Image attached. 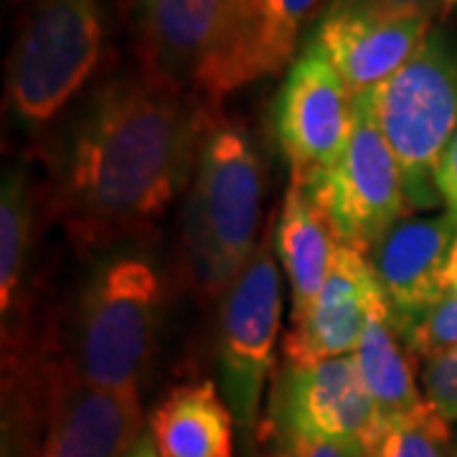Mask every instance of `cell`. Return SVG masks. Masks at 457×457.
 <instances>
[{
	"mask_svg": "<svg viewBox=\"0 0 457 457\" xmlns=\"http://www.w3.org/2000/svg\"><path fill=\"white\" fill-rule=\"evenodd\" d=\"M450 457H457V440H455V445H453V455Z\"/></svg>",
	"mask_w": 457,
	"mask_h": 457,
	"instance_id": "27",
	"label": "cell"
},
{
	"mask_svg": "<svg viewBox=\"0 0 457 457\" xmlns=\"http://www.w3.org/2000/svg\"><path fill=\"white\" fill-rule=\"evenodd\" d=\"M264 163L242 122L213 110L183 216V267L201 300L219 303L260 245Z\"/></svg>",
	"mask_w": 457,
	"mask_h": 457,
	"instance_id": "3",
	"label": "cell"
},
{
	"mask_svg": "<svg viewBox=\"0 0 457 457\" xmlns=\"http://www.w3.org/2000/svg\"><path fill=\"white\" fill-rule=\"evenodd\" d=\"M351 104L353 95L312 36L287 69L275 102V132L293 168V180L308 183L341 158Z\"/></svg>",
	"mask_w": 457,
	"mask_h": 457,
	"instance_id": "10",
	"label": "cell"
},
{
	"mask_svg": "<svg viewBox=\"0 0 457 457\" xmlns=\"http://www.w3.org/2000/svg\"><path fill=\"white\" fill-rule=\"evenodd\" d=\"M278 457H348L341 447L326 445V442H300L287 450L278 453Z\"/></svg>",
	"mask_w": 457,
	"mask_h": 457,
	"instance_id": "24",
	"label": "cell"
},
{
	"mask_svg": "<svg viewBox=\"0 0 457 457\" xmlns=\"http://www.w3.org/2000/svg\"><path fill=\"white\" fill-rule=\"evenodd\" d=\"M267 435L278 453L300 442H326L348 457H366L376 437V409L353 353L279 369Z\"/></svg>",
	"mask_w": 457,
	"mask_h": 457,
	"instance_id": "9",
	"label": "cell"
},
{
	"mask_svg": "<svg viewBox=\"0 0 457 457\" xmlns=\"http://www.w3.org/2000/svg\"><path fill=\"white\" fill-rule=\"evenodd\" d=\"M404 341H407L411 356L422 361L457 345V246L445 293L432 305V311L409 330Z\"/></svg>",
	"mask_w": 457,
	"mask_h": 457,
	"instance_id": "21",
	"label": "cell"
},
{
	"mask_svg": "<svg viewBox=\"0 0 457 457\" xmlns=\"http://www.w3.org/2000/svg\"><path fill=\"white\" fill-rule=\"evenodd\" d=\"M143 432L140 394L87 386L59 366L38 457H128Z\"/></svg>",
	"mask_w": 457,
	"mask_h": 457,
	"instance_id": "14",
	"label": "cell"
},
{
	"mask_svg": "<svg viewBox=\"0 0 457 457\" xmlns=\"http://www.w3.org/2000/svg\"><path fill=\"white\" fill-rule=\"evenodd\" d=\"M137 66L219 102L262 79L260 0H132Z\"/></svg>",
	"mask_w": 457,
	"mask_h": 457,
	"instance_id": "4",
	"label": "cell"
},
{
	"mask_svg": "<svg viewBox=\"0 0 457 457\" xmlns=\"http://www.w3.org/2000/svg\"><path fill=\"white\" fill-rule=\"evenodd\" d=\"M381 295L369 254L338 242L328 278L311 311L287 330L285 361L312 363L353 353L359 348L376 297Z\"/></svg>",
	"mask_w": 457,
	"mask_h": 457,
	"instance_id": "13",
	"label": "cell"
},
{
	"mask_svg": "<svg viewBox=\"0 0 457 457\" xmlns=\"http://www.w3.org/2000/svg\"><path fill=\"white\" fill-rule=\"evenodd\" d=\"M353 356L359 361L363 384L374 402L376 429L414 411L425 402V394L420 392L411 369L414 356L402 330L394 323L384 293L376 297Z\"/></svg>",
	"mask_w": 457,
	"mask_h": 457,
	"instance_id": "18",
	"label": "cell"
},
{
	"mask_svg": "<svg viewBox=\"0 0 457 457\" xmlns=\"http://www.w3.org/2000/svg\"><path fill=\"white\" fill-rule=\"evenodd\" d=\"M46 216L44 186L36 183L26 161L3 173L0 194V312L3 345L21 341L31 330V262L36 228Z\"/></svg>",
	"mask_w": 457,
	"mask_h": 457,
	"instance_id": "15",
	"label": "cell"
},
{
	"mask_svg": "<svg viewBox=\"0 0 457 457\" xmlns=\"http://www.w3.org/2000/svg\"><path fill=\"white\" fill-rule=\"evenodd\" d=\"M378 128L402 170L411 209H435L437 165L457 128V46L429 31L422 49L384 84L374 87Z\"/></svg>",
	"mask_w": 457,
	"mask_h": 457,
	"instance_id": "6",
	"label": "cell"
},
{
	"mask_svg": "<svg viewBox=\"0 0 457 457\" xmlns=\"http://www.w3.org/2000/svg\"><path fill=\"white\" fill-rule=\"evenodd\" d=\"M437 191L450 212L457 213V128L437 165Z\"/></svg>",
	"mask_w": 457,
	"mask_h": 457,
	"instance_id": "23",
	"label": "cell"
},
{
	"mask_svg": "<svg viewBox=\"0 0 457 457\" xmlns=\"http://www.w3.org/2000/svg\"><path fill=\"white\" fill-rule=\"evenodd\" d=\"M212 114L213 102L143 66L102 79L51 158L46 216L82 252L147 237L194 180Z\"/></svg>",
	"mask_w": 457,
	"mask_h": 457,
	"instance_id": "1",
	"label": "cell"
},
{
	"mask_svg": "<svg viewBox=\"0 0 457 457\" xmlns=\"http://www.w3.org/2000/svg\"><path fill=\"white\" fill-rule=\"evenodd\" d=\"M275 254L272 216L252 260L219 300V389L239 427L254 425L262 394L275 369L282 315V279Z\"/></svg>",
	"mask_w": 457,
	"mask_h": 457,
	"instance_id": "7",
	"label": "cell"
},
{
	"mask_svg": "<svg viewBox=\"0 0 457 457\" xmlns=\"http://www.w3.org/2000/svg\"><path fill=\"white\" fill-rule=\"evenodd\" d=\"M165 282L143 249L122 246L99 262L71 312L64 371L104 392L140 394L163 326Z\"/></svg>",
	"mask_w": 457,
	"mask_h": 457,
	"instance_id": "2",
	"label": "cell"
},
{
	"mask_svg": "<svg viewBox=\"0 0 457 457\" xmlns=\"http://www.w3.org/2000/svg\"><path fill=\"white\" fill-rule=\"evenodd\" d=\"M234 414L213 381L179 386L150 417L161 457H231Z\"/></svg>",
	"mask_w": 457,
	"mask_h": 457,
	"instance_id": "17",
	"label": "cell"
},
{
	"mask_svg": "<svg viewBox=\"0 0 457 457\" xmlns=\"http://www.w3.org/2000/svg\"><path fill=\"white\" fill-rule=\"evenodd\" d=\"M453 445L450 422L422 402L414 411L378 427L366 457H450Z\"/></svg>",
	"mask_w": 457,
	"mask_h": 457,
	"instance_id": "19",
	"label": "cell"
},
{
	"mask_svg": "<svg viewBox=\"0 0 457 457\" xmlns=\"http://www.w3.org/2000/svg\"><path fill=\"white\" fill-rule=\"evenodd\" d=\"M338 242V231L323 204L303 183L290 180L275 227V249L290 282L293 323L303 320L311 311L312 300L326 282Z\"/></svg>",
	"mask_w": 457,
	"mask_h": 457,
	"instance_id": "16",
	"label": "cell"
},
{
	"mask_svg": "<svg viewBox=\"0 0 457 457\" xmlns=\"http://www.w3.org/2000/svg\"><path fill=\"white\" fill-rule=\"evenodd\" d=\"M432 16L394 11L378 0H333L315 38L323 44L351 95L394 77L422 49Z\"/></svg>",
	"mask_w": 457,
	"mask_h": 457,
	"instance_id": "11",
	"label": "cell"
},
{
	"mask_svg": "<svg viewBox=\"0 0 457 457\" xmlns=\"http://www.w3.org/2000/svg\"><path fill=\"white\" fill-rule=\"evenodd\" d=\"M303 186L323 204L338 239L366 254L411 212L399 163L376 120L374 89L353 95L341 158Z\"/></svg>",
	"mask_w": 457,
	"mask_h": 457,
	"instance_id": "8",
	"label": "cell"
},
{
	"mask_svg": "<svg viewBox=\"0 0 457 457\" xmlns=\"http://www.w3.org/2000/svg\"><path fill=\"white\" fill-rule=\"evenodd\" d=\"M445 3H457V0H445Z\"/></svg>",
	"mask_w": 457,
	"mask_h": 457,
	"instance_id": "28",
	"label": "cell"
},
{
	"mask_svg": "<svg viewBox=\"0 0 457 457\" xmlns=\"http://www.w3.org/2000/svg\"><path fill=\"white\" fill-rule=\"evenodd\" d=\"M457 246V213L404 216L369 252L378 287L407 336L445 293Z\"/></svg>",
	"mask_w": 457,
	"mask_h": 457,
	"instance_id": "12",
	"label": "cell"
},
{
	"mask_svg": "<svg viewBox=\"0 0 457 457\" xmlns=\"http://www.w3.org/2000/svg\"><path fill=\"white\" fill-rule=\"evenodd\" d=\"M320 0H260L262 71L264 77L290 69L300 29Z\"/></svg>",
	"mask_w": 457,
	"mask_h": 457,
	"instance_id": "20",
	"label": "cell"
},
{
	"mask_svg": "<svg viewBox=\"0 0 457 457\" xmlns=\"http://www.w3.org/2000/svg\"><path fill=\"white\" fill-rule=\"evenodd\" d=\"M422 394L427 404L437 409L450 425L457 422V345L425 361Z\"/></svg>",
	"mask_w": 457,
	"mask_h": 457,
	"instance_id": "22",
	"label": "cell"
},
{
	"mask_svg": "<svg viewBox=\"0 0 457 457\" xmlns=\"http://www.w3.org/2000/svg\"><path fill=\"white\" fill-rule=\"evenodd\" d=\"M378 3H384L394 11H411V13H427L435 18L442 0H378Z\"/></svg>",
	"mask_w": 457,
	"mask_h": 457,
	"instance_id": "25",
	"label": "cell"
},
{
	"mask_svg": "<svg viewBox=\"0 0 457 457\" xmlns=\"http://www.w3.org/2000/svg\"><path fill=\"white\" fill-rule=\"evenodd\" d=\"M128 457H161L158 455V447H155V442H153L150 429H145V432H143V437L137 440V445L132 447V453Z\"/></svg>",
	"mask_w": 457,
	"mask_h": 457,
	"instance_id": "26",
	"label": "cell"
},
{
	"mask_svg": "<svg viewBox=\"0 0 457 457\" xmlns=\"http://www.w3.org/2000/svg\"><path fill=\"white\" fill-rule=\"evenodd\" d=\"M107 29V0H18L5 104L29 137H44L95 79Z\"/></svg>",
	"mask_w": 457,
	"mask_h": 457,
	"instance_id": "5",
	"label": "cell"
}]
</instances>
